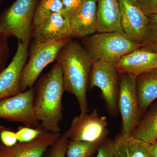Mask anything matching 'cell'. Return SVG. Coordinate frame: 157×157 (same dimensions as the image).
Instances as JSON below:
<instances>
[{"label":"cell","mask_w":157,"mask_h":157,"mask_svg":"<svg viewBox=\"0 0 157 157\" xmlns=\"http://www.w3.org/2000/svg\"><path fill=\"white\" fill-rule=\"evenodd\" d=\"M56 60L61 67L66 91L78 101L80 113H89L87 91L94 63L80 42L70 39L59 51Z\"/></svg>","instance_id":"1"},{"label":"cell","mask_w":157,"mask_h":157,"mask_svg":"<svg viewBox=\"0 0 157 157\" xmlns=\"http://www.w3.org/2000/svg\"><path fill=\"white\" fill-rule=\"evenodd\" d=\"M35 87L0 100V118L37 128L40 125L34 109Z\"/></svg>","instance_id":"8"},{"label":"cell","mask_w":157,"mask_h":157,"mask_svg":"<svg viewBox=\"0 0 157 157\" xmlns=\"http://www.w3.org/2000/svg\"><path fill=\"white\" fill-rule=\"evenodd\" d=\"M64 91L61 67L56 63L41 77L35 87L34 111L46 132L60 133V125L63 118L62 99Z\"/></svg>","instance_id":"2"},{"label":"cell","mask_w":157,"mask_h":157,"mask_svg":"<svg viewBox=\"0 0 157 157\" xmlns=\"http://www.w3.org/2000/svg\"><path fill=\"white\" fill-rule=\"evenodd\" d=\"M61 135L45 132L32 141L19 142L11 147L0 145V157H42Z\"/></svg>","instance_id":"14"},{"label":"cell","mask_w":157,"mask_h":157,"mask_svg":"<svg viewBox=\"0 0 157 157\" xmlns=\"http://www.w3.org/2000/svg\"><path fill=\"white\" fill-rule=\"evenodd\" d=\"M137 6L147 16L157 14V0H138Z\"/></svg>","instance_id":"29"},{"label":"cell","mask_w":157,"mask_h":157,"mask_svg":"<svg viewBox=\"0 0 157 157\" xmlns=\"http://www.w3.org/2000/svg\"><path fill=\"white\" fill-rule=\"evenodd\" d=\"M121 13L119 0H97V32L125 35L121 25Z\"/></svg>","instance_id":"16"},{"label":"cell","mask_w":157,"mask_h":157,"mask_svg":"<svg viewBox=\"0 0 157 157\" xmlns=\"http://www.w3.org/2000/svg\"><path fill=\"white\" fill-rule=\"evenodd\" d=\"M118 73L113 63L97 61L93 63L89 81L90 87L101 90L108 111L112 116L117 115L118 110Z\"/></svg>","instance_id":"7"},{"label":"cell","mask_w":157,"mask_h":157,"mask_svg":"<svg viewBox=\"0 0 157 157\" xmlns=\"http://www.w3.org/2000/svg\"><path fill=\"white\" fill-rule=\"evenodd\" d=\"M129 1L131 2H132V4L137 6V5H138V0H129Z\"/></svg>","instance_id":"33"},{"label":"cell","mask_w":157,"mask_h":157,"mask_svg":"<svg viewBox=\"0 0 157 157\" xmlns=\"http://www.w3.org/2000/svg\"><path fill=\"white\" fill-rule=\"evenodd\" d=\"M148 17L149 21L142 47L157 53V14Z\"/></svg>","instance_id":"22"},{"label":"cell","mask_w":157,"mask_h":157,"mask_svg":"<svg viewBox=\"0 0 157 157\" xmlns=\"http://www.w3.org/2000/svg\"><path fill=\"white\" fill-rule=\"evenodd\" d=\"M121 13V25L130 40L143 45L149 18L141 9L129 0H119Z\"/></svg>","instance_id":"11"},{"label":"cell","mask_w":157,"mask_h":157,"mask_svg":"<svg viewBox=\"0 0 157 157\" xmlns=\"http://www.w3.org/2000/svg\"><path fill=\"white\" fill-rule=\"evenodd\" d=\"M70 23L63 13H54L33 26V42L45 44L68 39ZM69 39V38H68Z\"/></svg>","instance_id":"12"},{"label":"cell","mask_w":157,"mask_h":157,"mask_svg":"<svg viewBox=\"0 0 157 157\" xmlns=\"http://www.w3.org/2000/svg\"><path fill=\"white\" fill-rule=\"evenodd\" d=\"M136 88L142 115L157 99V69L137 76Z\"/></svg>","instance_id":"17"},{"label":"cell","mask_w":157,"mask_h":157,"mask_svg":"<svg viewBox=\"0 0 157 157\" xmlns=\"http://www.w3.org/2000/svg\"><path fill=\"white\" fill-rule=\"evenodd\" d=\"M71 39L45 44L33 42L30 48L29 59L21 73V93L33 87L40 74L46 66L56 60L59 51Z\"/></svg>","instance_id":"5"},{"label":"cell","mask_w":157,"mask_h":157,"mask_svg":"<svg viewBox=\"0 0 157 157\" xmlns=\"http://www.w3.org/2000/svg\"><path fill=\"white\" fill-rule=\"evenodd\" d=\"M100 144L93 142L69 140L67 155L68 157H91Z\"/></svg>","instance_id":"20"},{"label":"cell","mask_w":157,"mask_h":157,"mask_svg":"<svg viewBox=\"0 0 157 157\" xmlns=\"http://www.w3.org/2000/svg\"><path fill=\"white\" fill-rule=\"evenodd\" d=\"M131 136L149 144L157 140V101L141 119Z\"/></svg>","instance_id":"18"},{"label":"cell","mask_w":157,"mask_h":157,"mask_svg":"<svg viewBox=\"0 0 157 157\" xmlns=\"http://www.w3.org/2000/svg\"><path fill=\"white\" fill-rule=\"evenodd\" d=\"M28 48V45L18 41L14 57L0 73V100L21 93V73L29 55Z\"/></svg>","instance_id":"10"},{"label":"cell","mask_w":157,"mask_h":157,"mask_svg":"<svg viewBox=\"0 0 157 157\" xmlns=\"http://www.w3.org/2000/svg\"><path fill=\"white\" fill-rule=\"evenodd\" d=\"M6 34L0 33V73L6 68L9 55L10 48L8 38Z\"/></svg>","instance_id":"26"},{"label":"cell","mask_w":157,"mask_h":157,"mask_svg":"<svg viewBox=\"0 0 157 157\" xmlns=\"http://www.w3.org/2000/svg\"><path fill=\"white\" fill-rule=\"evenodd\" d=\"M63 13L62 0H41L34 15L33 26L54 13Z\"/></svg>","instance_id":"19"},{"label":"cell","mask_w":157,"mask_h":157,"mask_svg":"<svg viewBox=\"0 0 157 157\" xmlns=\"http://www.w3.org/2000/svg\"><path fill=\"white\" fill-rule=\"evenodd\" d=\"M151 151L153 157H157V140L151 144Z\"/></svg>","instance_id":"31"},{"label":"cell","mask_w":157,"mask_h":157,"mask_svg":"<svg viewBox=\"0 0 157 157\" xmlns=\"http://www.w3.org/2000/svg\"><path fill=\"white\" fill-rule=\"evenodd\" d=\"M120 74L137 76L157 69V53L144 47L135 49L115 63Z\"/></svg>","instance_id":"13"},{"label":"cell","mask_w":157,"mask_h":157,"mask_svg":"<svg viewBox=\"0 0 157 157\" xmlns=\"http://www.w3.org/2000/svg\"><path fill=\"white\" fill-rule=\"evenodd\" d=\"M82 44L93 63L98 60L113 63L143 45L132 42L119 33H99L82 38Z\"/></svg>","instance_id":"3"},{"label":"cell","mask_w":157,"mask_h":157,"mask_svg":"<svg viewBox=\"0 0 157 157\" xmlns=\"http://www.w3.org/2000/svg\"><path fill=\"white\" fill-rule=\"evenodd\" d=\"M114 139L106 138L98 146L96 157H114Z\"/></svg>","instance_id":"28"},{"label":"cell","mask_w":157,"mask_h":157,"mask_svg":"<svg viewBox=\"0 0 157 157\" xmlns=\"http://www.w3.org/2000/svg\"><path fill=\"white\" fill-rule=\"evenodd\" d=\"M0 140L7 147L14 146L18 142L16 132L2 125H0Z\"/></svg>","instance_id":"27"},{"label":"cell","mask_w":157,"mask_h":157,"mask_svg":"<svg viewBox=\"0 0 157 157\" xmlns=\"http://www.w3.org/2000/svg\"><path fill=\"white\" fill-rule=\"evenodd\" d=\"M97 0H85L70 23L68 38H84L97 31Z\"/></svg>","instance_id":"15"},{"label":"cell","mask_w":157,"mask_h":157,"mask_svg":"<svg viewBox=\"0 0 157 157\" xmlns=\"http://www.w3.org/2000/svg\"><path fill=\"white\" fill-rule=\"evenodd\" d=\"M69 140L67 131L61 134L51 146L49 157H66Z\"/></svg>","instance_id":"24"},{"label":"cell","mask_w":157,"mask_h":157,"mask_svg":"<svg viewBox=\"0 0 157 157\" xmlns=\"http://www.w3.org/2000/svg\"><path fill=\"white\" fill-rule=\"evenodd\" d=\"M118 109L122 119V137L131 136L141 119L136 88V77L121 74L119 82Z\"/></svg>","instance_id":"6"},{"label":"cell","mask_w":157,"mask_h":157,"mask_svg":"<svg viewBox=\"0 0 157 157\" xmlns=\"http://www.w3.org/2000/svg\"><path fill=\"white\" fill-rule=\"evenodd\" d=\"M123 137L129 157H153L151 144L132 136Z\"/></svg>","instance_id":"21"},{"label":"cell","mask_w":157,"mask_h":157,"mask_svg":"<svg viewBox=\"0 0 157 157\" xmlns=\"http://www.w3.org/2000/svg\"><path fill=\"white\" fill-rule=\"evenodd\" d=\"M37 2L38 0H16L3 13L0 21L6 35L29 45Z\"/></svg>","instance_id":"4"},{"label":"cell","mask_w":157,"mask_h":157,"mask_svg":"<svg viewBox=\"0 0 157 157\" xmlns=\"http://www.w3.org/2000/svg\"><path fill=\"white\" fill-rule=\"evenodd\" d=\"M63 13L70 23L79 11L85 0H62Z\"/></svg>","instance_id":"25"},{"label":"cell","mask_w":157,"mask_h":157,"mask_svg":"<svg viewBox=\"0 0 157 157\" xmlns=\"http://www.w3.org/2000/svg\"><path fill=\"white\" fill-rule=\"evenodd\" d=\"M106 117L99 114L97 108L91 113H80L73 118L67 132L70 140L100 144L109 134Z\"/></svg>","instance_id":"9"},{"label":"cell","mask_w":157,"mask_h":157,"mask_svg":"<svg viewBox=\"0 0 157 157\" xmlns=\"http://www.w3.org/2000/svg\"><path fill=\"white\" fill-rule=\"evenodd\" d=\"M0 33L6 34L5 31L3 29L2 25V23H1V21H0Z\"/></svg>","instance_id":"32"},{"label":"cell","mask_w":157,"mask_h":157,"mask_svg":"<svg viewBox=\"0 0 157 157\" xmlns=\"http://www.w3.org/2000/svg\"><path fill=\"white\" fill-rule=\"evenodd\" d=\"M46 132L41 124L37 128L26 126L20 127L16 132L17 140L19 142H29L35 140L43 132Z\"/></svg>","instance_id":"23"},{"label":"cell","mask_w":157,"mask_h":157,"mask_svg":"<svg viewBox=\"0 0 157 157\" xmlns=\"http://www.w3.org/2000/svg\"><path fill=\"white\" fill-rule=\"evenodd\" d=\"M114 157H129L124 137L121 134L115 137Z\"/></svg>","instance_id":"30"}]
</instances>
